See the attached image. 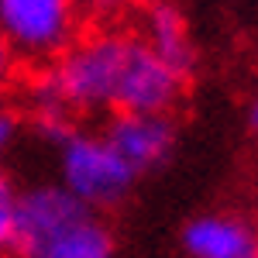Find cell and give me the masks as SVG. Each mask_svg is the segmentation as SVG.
<instances>
[{
	"label": "cell",
	"instance_id": "5bb4252c",
	"mask_svg": "<svg viewBox=\"0 0 258 258\" xmlns=\"http://www.w3.org/2000/svg\"><path fill=\"white\" fill-rule=\"evenodd\" d=\"M107 4H152V0H107Z\"/></svg>",
	"mask_w": 258,
	"mask_h": 258
},
{
	"label": "cell",
	"instance_id": "8992f818",
	"mask_svg": "<svg viewBox=\"0 0 258 258\" xmlns=\"http://www.w3.org/2000/svg\"><path fill=\"white\" fill-rule=\"evenodd\" d=\"M107 141L117 148L135 172L159 169L176 148V124L169 114H127L120 110L107 127Z\"/></svg>",
	"mask_w": 258,
	"mask_h": 258
},
{
	"label": "cell",
	"instance_id": "4fadbf2b",
	"mask_svg": "<svg viewBox=\"0 0 258 258\" xmlns=\"http://www.w3.org/2000/svg\"><path fill=\"white\" fill-rule=\"evenodd\" d=\"M248 127L258 135V93L251 97V107H248Z\"/></svg>",
	"mask_w": 258,
	"mask_h": 258
},
{
	"label": "cell",
	"instance_id": "52a82bcc",
	"mask_svg": "<svg viewBox=\"0 0 258 258\" xmlns=\"http://www.w3.org/2000/svg\"><path fill=\"white\" fill-rule=\"evenodd\" d=\"M258 231L234 214H200L182 227L189 258H255Z\"/></svg>",
	"mask_w": 258,
	"mask_h": 258
},
{
	"label": "cell",
	"instance_id": "9c48e42d",
	"mask_svg": "<svg viewBox=\"0 0 258 258\" xmlns=\"http://www.w3.org/2000/svg\"><path fill=\"white\" fill-rule=\"evenodd\" d=\"M21 258H114V234L90 210L80 220H73L69 227H62L52 238L35 244L31 251H24Z\"/></svg>",
	"mask_w": 258,
	"mask_h": 258
},
{
	"label": "cell",
	"instance_id": "7a4b0ae2",
	"mask_svg": "<svg viewBox=\"0 0 258 258\" xmlns=\"http://www.w3.org/2000/svg\"><path fill=\"white\" fill-rule=\"evenodd\" d=\"M59 176L62 186L83 207H114L131 193L138 172L124 162L107 135L69 131L59 141Z\"/></svg>",
	"mask_w": 258,
	"mask_h": 258
},
{
	"label": "cell",
	"instance_id": "9a60e30c",
	"mask_svg": "<svg viewBox=\"0 0 258 258\" xmlns=\"http://www.w3.org/2000/svg\"><path fill=\"white\" fill-rule=\"evenodd\" d=\"M255 258H258V244H255Z\"/></svg>",
	"mask_w": 258,
	"mask_h": 258
},
{
	"label": "cell",
	"instance_id": "8fae6325",
	"mask_svg": "<svg viewBox=\"0 0 258 258\" xmlns=\"http://www.w3.org/2000/svg\"><path fill=\"white\" fill-rule=\"evenodd\" d=\"M14 141H18V120L0 110V169H4V162H7V155H11Z\"/></svg>",
	"mask_w": 258,
	"mask_h": 258
},
{
	"label": "cell",
	"instance_id": "6da1fadb",
	"mask_svg": "<svg viewBox=\"0 0 258 258\" xmlns=\"http://www.w3.org/2000/svg\"><path fill=\"white\" fill-rule=\"evenodd\" d=\"M127 41L131 35H124V31L86 35V38L73 41L41 80L69 114H76V110L100 114V110L114 107Z\"/></svg>",
	"mask_w": 258,
	"mask_h": 258
},
{
	"label": "cell",
	"instance_id": "7c38bea8",
	"mask_svg": "<svg viewBox=\"0 0 258 258\" xmlns=\"http://www.w3.org/2000/svg\"><path fill=\"white\" fill-rule=\"evenodd\" d=\"M11 73H14V52L7 48V41L0 38V86L11 80Z\"/></svg>",
	"mask_w": 258,
	"mask_h": 258
},
{
	"label": "cell",
	"instance_id": "30bf717a",
	"mask_svg": "<svg viewBox=\"0 0 258 258\" xmlns=\"http://www.w3.org/2000/svg\"><path fill=\"white\" fill-rule=\"evenodd\" d=\"M18 244V189L7 176H0V258H14Z\"/></svg>",
	"mask_w": 258,
	"mask_h": 258
},
{
	"label": "cell",
	"instance_id": "3957f363",
	"mask_svg": "<svg viewBox=\"0 0 258 258\" xmlns=\"http://www.w3.org/2000/svg\"><path fill=\"white\" fill-rule=\"evenodd\" d=\"M80 0H0V38L24 62H52L76 41Z\"/></svg>",
	"mask_w": 258,
	"mask_h": 258
},
{
	"label": "cell",
	"instance_id": "5b68a950",
	"mask_svg": "<svg viewBox=\"0 0 258 258\" xmlns=\"http://www.w3.org/2000/svg\"><path fill=\"white\" fill-rule=\"evenodd\" d=\"M83 214H90V207H83L62 182L59 186L41 182V186H31V189L18 193V244H14V258L31 251L35 244L52 238L55 231L69 227Z\"/></svg>",
	"mask_w": 258,
	"mask_h": 258
},
{
	"label": "cell",
	"instance_id": "ba28073f",
	"mask_svg": "<svg viewBox=\"0 0 258 258\" xmlns=\"http://www.w3.org/2000/svg\"><path fill=\"white\" fill-rule=\"evenodd\" d=\"M145 45L165 59L169 66H176L182 76L193 73L197 66V48H193V38H189V24L182 18L176 4L169 0H152L148 11H145Z\"/></svg>",
	"mask_w": 258,
	"mask_h": 258
},
{
	"label": "cell",
	"instance_id": "277c9868",
	"mask_svg": "<svg viewBox=\"0 0 258 258\" xmlns=\"http://www.w3.org/2000/svg\"><path fill=\"white\" fill-rule=\"evenodd\" d=\"M182 86H186V76L176 66L159 59L145 45V38L131 35L127 55H124V66H120L114 107L127 110V114H169L182 100Z\"/></svg>",
	"mask_w": 258,
	"mask_h": 258
}]
</instances>
